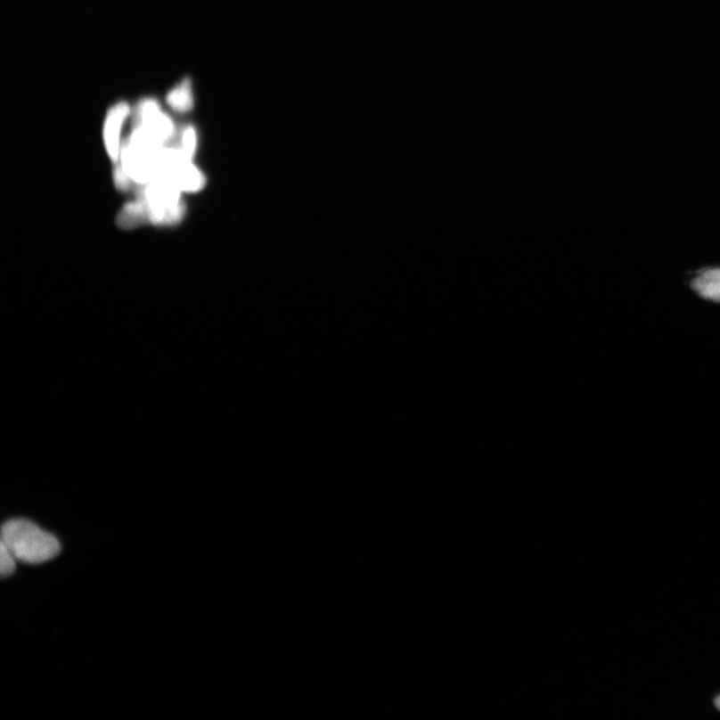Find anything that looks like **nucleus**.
<instances>
[{
	"mask_svg": "<svg viewBox=\"0 0 720 720\" xmlns=\"http://www.w3.org/2000/svg\"><path fill=\"white\" fill-rule=\"evenodd\" d=\"M0 544L5 545L16 560L29 564L51 560L61 552L60 542L54 536L27 520L5 522Z\"/></svg>",
	"mask_w": 720,
	"mask_h": 720,
	"instance_id": "1",
	"label": "nucleus"
},
{
	"mask_svg": "<svg viewBox=\"0 0 720 720\" xmlns=\"http://www.w3.org/2000/svg\"><path fill=\"white\" fill-rule=\"evenodd\" d=\"M182 193L171 180L159 177L149 184L139 186L137 199L144 203L151 225L169 226L182 223L184 218Z\"/></svg>",
	"mask_w": 720,
	"mask_h": 720,
	"instance_id": "2",
	"label": "nucleus"
},
{
	"mask_svg": "<svg viewBox=\"0 0 720 720\" xmlns=\"http://www.w3.org/2000/svg\"><path fill=\"white\" fill-rule=\"evenodd\" d=\"M133 120L163 145H168L177 135L174 120L152 98H145L137 103Z\"/></svg>",
	"mask_w": 720,
	"mask_h": 720,
	"instance_id": "3",
	"label": "nucleus"
},
{
	"mask_svg": "<svg viewBox=\"0 0 720 720\" xmlns=\"http://www.w3.org/2000/svg\"><path fill=\"white\" fill-rule=\"evenodd\" d=\"M132 114L127 102H120L114 104L106 114L103 127V141L106 152L113 163L119 160L121 151V133L127 119Z\"/></svg>",
	"mask_w": 720,
	"mask_h": 720,
	"instance_id": "4",
	"label": "nucleus"
},
{
	"mask_svg": "<svg viewBox=\"0 0 720 720\" xmlns=\"http://www.w3.org/2000/svg\"><path fill=\"white\" fill-rule=\"evenodd\" d=\"M690 286L702 299L720 304V266L698 270L691 277Z\"/></svg>",
	"mask_w": 720,
	"mask_h": 720,
	"instance_id": "5",
	"label": "nucleus"
},
{
	"mask_svg": "<svg viewBox=\"0 0 720 720\" xmlns=\"http://www.w3.org/2000/svg\"><path fill=\"white\" fill-rule=\"evenodd\" d=\"M117 224L122 229H134L150 224L144 203L138 199L127 203L119 212Z\"/></svg>",
	"mask_w": 720,
	"mask_h": 720,
	"instance_id": "6",
	"label": "nucleus"
},
{
	"mask_svg": "<svg viewBox=\"0 0 720 720\" xmlns=\"http://www.w3.org/2000/svg\"><path fill=\"white\" fill-rule=\"evenodd\" d=\"M168 104L176 112L190 111L193 106V95L191 80L182 81L171 89L167 97Z\"/></svg>",
	"mask_w": 720,
	"mask_h": 720,
	"instance_id": "7",
	"label": "nucleus"
},
{
	"mask_svg": "<svg viewBox=\"0 0 720 720\" xmlns=\"http://www.w3.org/2000/svg\"><path fill=\"white\" fill-rule=\"evenodd\" d=\"M180 150L188 160L194 157L196 146H198V135H196L193 127H186L184 128L182 135H180Z\"/></svg>",
	"mask_w": 720,
	"mask_h": 720,
	"instance_id": "8",
	"label": "nucleus"
},
{
	"mask_svg": "<svg viewBox=\"0 0 720 720\" xmlns=\"http://www.w3.org/2000/svg\"><path fill=\"white\" fill-rule=\"evenodd\" d=\"M15 556L0 544V574L3 577H10L15 570Z\"/></svg>",
	"mask_w": 720,
	"mask_h": 720,
	"instance_id": "9",
	"label": "nucleus"
},
{
	"mask_svg": "<svg viewBox=\"0 0 720 720\" xmlns=\"http://www.w3.org/2000/svg\"><path fill=\"white\" fill-rule=\"evenodd\" d=\"M113 182L120 192L129 191L134 184L132 178L127 176L119 162L116 163V168L113 169Z\"/></svg>",
	"mask_w": 720,
	"mask_h": 720,
	"instance_id": "10",
	"label": "nucleus"
},
{
	"mask_svg": "<svg viewBox=\"0 0 720 720\" xmlns=\"http://www.w3.org/2000/svg\"><path fill=\"white\" fill-rule=\"evenodd\" d=\"M715 703H716V707L720 710V695H719V697L716 698Z\"/></svg>",
	"mask_w": 720,
	"mask_h": 720,
	"instance_id": "11",
	"label": "nucleus"
}]
</instances>
